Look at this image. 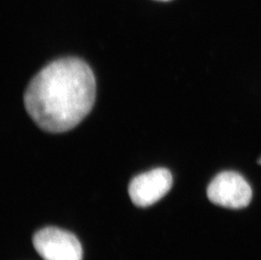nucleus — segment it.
I'll list each match as a JSON object with an SVG mask.
<instances>
[{
	"label": "nucleus",
	"instance_id": "1",
	"mask_svg": "<svg viewBox=\"0 0 261 260\" xmlns=\"http://www.w3.org/2000/svg\"><path fill=\"white\" fill-rule=\"evenodd\" d=\"M96 98V80L87 63L64 58L44 67L24 95L27 112L40 128L69 131L84 119Z\"/></svg>",
	"mask_w": 261,
	"mask_h": 260
},
{
	"label": "nucleus",
	"instance_id": "2",
	"mask_svg": "<svg viewBox=\"0 0 261 260\" xmlns=\"http://www.w3.org/2000/svg\"><path fill=\"white\" fill-rule=\"evenodd\" d=\"M33 246L44 260H82L83 251L78 238L57 227H45L33 236Z\"/></svg>",
	"mask_w": 261,
	"mask_h": 260
},
{
	"label": "nucleus",
	"instance_id": "3",
	"mask_svg": "<svg viewBox=\"0 0 261 260\" xmlns=\"http://www.w3.org/2000/svg\"><path fill=\"white\" fill-rule=\"evenodd\" d=\"M207 197L213 204L228 209H243L252 199V189L242 175L226 171L217 174L207 188Z\"/></svg>",
	"mask_w": 261,
	"mask_h": 260
},
{
	"label": "nucleus",
	"instance_id": "4",
	"mask_svg": "<svg viewBox=\"0 0 261 260\" xmlns=\"http://www.w3.org/2000/svg\"><path fill=\"white\" fill-rule=\"evenodd\" d=\"M173 186V176L166 168H156L131 180L128 194L136 206L148 207L163 199Z\"/></svg>",
	"mask_w": 261,
	"mask_h": 260
},
{
	"label": "nucleus",
	"instance_id": "5",
	"mask_svg": "<svg viewBox=\"0 0 261 260\" xmlns=\"http://www.w3.org/2000/svg\"><path fill=\"white\" fill-rule=\"evenodd\" d=\"M258 163H259V165H261V157L259 158V161H258Z\"/></svg>",
	"mask_w": 261,
	"mask_h": 260
},
{
	"label": "nucleus",
	"instance_id": "6",
	"mask_svg": "<svg viewBox=\"0 0 261 260\" xmlns=\"http://www.w3.org/2000/svg\"><path fill=\"white\" fill-rule=\"evenodd\" d=\"M163 1H168V0H163Z\"/></svg>",
	"mask_w": 261,
	"mask_h": 260
}]
</instances>
